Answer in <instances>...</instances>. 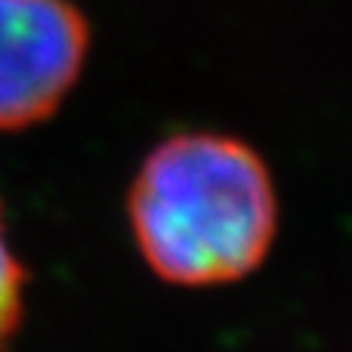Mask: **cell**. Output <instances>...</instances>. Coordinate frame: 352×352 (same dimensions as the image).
Wrapping results in <instances>:
<instances>
[{
  "label": "cell",
  "instance_id": "7a4b0ae2",
  "mask_svg": "<svg viewBox=\"0 0 352 352\" xmlns=\"http://www.w3.org/2000/svg\"><path fill=\"white\" fill-rule=\"evenodd\" d=\"M90 28L72 0H0V130L50 118L80 78Z\"/></svg>",
  "mask_w": 352,
  "mask_h": 352
},
{
  "label": "cell",
  "instance_id": "6da1fadb",
  "mask_svg": "<svg viewBox=\"0 0 352 352\" xmlns=\"http://www.w3.org/2000/svg\"><path fill=\"white\" fill-rule=\"evenodd\" d=\"M130 223L152 272L182 287L250 275L278 226L272 176L254 148L217 133L161 142L130 188Z\"/></svg>",
  "mask_w": 352,
  "mask_h": 352
},
{
  "label": "cell",
  "instance_id": "3957f363",
  "mask_svg": "<svg viewBox=\"0 0 352 352\" xmlns=\"http://www.w3.org/2000/svg\"><path fill=\"white\" fill-rule=\"evenodd\" d=\"M25 303V269L6 235L3 217H0V352H6L22 322Z\"/></svg>",
  "mask_w": 352,
  "mask_h": 352
}]
</instances>
